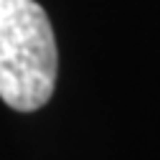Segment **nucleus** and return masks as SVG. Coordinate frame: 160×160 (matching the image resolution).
<instances>
[{"mask_svg": "<svg viewBox=\"0 0 160 160\" xmlns=\"http://www.w3.org/2000/svg\"><path fill=\"white\" fill-rule=\"evenodd\" d=\"M58 76L53 26L36 0H0V99L15 112L48 104Z\"/></svg>", "mask_w": 160, "mask_h": 160, "instance_id": "f257e3e1", "label": "nucleus"}]
</instances>
